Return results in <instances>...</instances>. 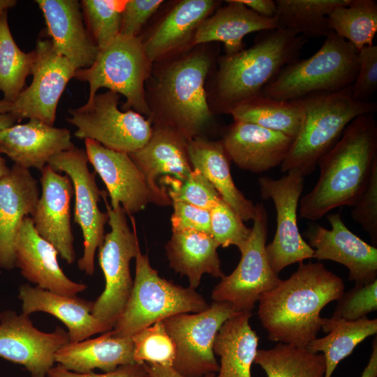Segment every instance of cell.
<instances>
[{
    "mask_svg": "<svg viewBox=\"0 0 377 377\" xmlns=\"http://www.w3.org/2000/svg\"><path fill=\"white\" fill-rule=\"evenodd\" d=\"M254 363L267 377H325L326 371L322 353L283 343L269 349H258Z\"/></svg>",
    "mask_w": 377,
    "mask_h": 377,
    "instance_id": "cell-36",
    "label": "cell"
},
{
    "mask_svg": "<svg viewBox=\"0 0 377 377\" xmlns=\"http://www.w3.org/2000/svg\"><path fill=\"white\" fill-rule=\"evenodd\" d=\"M275 18L279 29L304 38H325L331 32L327 15L349 0H276Z\"/></svg>",
    "mask_w": 377,
    "mask_h": 377,
    "instance_id": "cell-35",
    "label": "cell"
},
{
    "mask_svg": "<svg viewBox=\"0 0 377 377\" xmlns=\"http://www.w3.org/2000/svg\"><path fill=\"white\" fill-rule=\"evenodd\" d=\"M42 193L31 217L37 232L53 245L68 264L75 260L71 221V180L47 164L41 170Z\"/></svg>",
    "mask_w": 377,
    "mask_h": 377,
    "instance_id": "cell-19",
    "label": "cell"
},
{
    "mask_svg": "<svg viewBox=\"0 0 377 377\" xmlns=\"http://www.w3.org/2000/svg\"><path fill=\"white\" fill-rule=\"evenodd\" d=\"M17 1L15 0H0V16L10 8L15 6Z\"/></svg>",
    "mask_w": 377,
    "mask_h": 377,
    "instance_id": "cell-53",
    "label": "cell"
},
{
    "mask_svg": "<svg viewBox=\"0 0 377 377\" xmlns=\"http://www.w3.org/2000/svg\"><path fill=\"white\" fill-rule=\"evenodd\" d=\"M151 64L139 36L119 34L98 50L90 67L77 69L74 77L89 83L87 103L92 101L100 88H108L126 98L124 108L149 115L145 82L150 75Z\"/></svg>",
    "mask_w": 377,
    "mask_h": 377,
    "instance_id": "cell-8",
    "label": "cell"
},
{
    "mask_svg": "<svg viewBox=\"0 0 377 377\" xmlns=\"http://www.w3.org/2000/svg\"><path fill=\"white\" fill-rule=\"evenodd\" d=\"M39 199L37 180L29 170L13 164L0 181V268L16 267L15 245L24 219L33 216Z\"/></svg>",
    "mask_w": 377,
    "mask_h": 377,
    "instance_id": "cell-21",
    "label": "cell"
},
{
    "mask_svg": "<svg viewBox=\"0 0 377 377\" xmlns=\"http://www.w3.org/2000/svg\"><path fill=\"white\" fill-rule=\"evenodd\" d=\"M376 159L374 113L360 115L318 161L320 175L312 190L300 200V216L316 221L334 208L353 207L365 189Z\"/></svg>",
    "mask_w": 377,
    "mask_h": 377,
    "instance_id": "cell-2",
    "label": "cell"
},
{
    "mask_svg": "<svg viewBox=\"0 0 377 377\" xmlns=\"http://www.w3.org/2000/svg\"><path fill=\"white\" fill-rule=\"evenodd\" d=\"M142 364L150 377H184L177 372L172 367H164L148 363ZM202 377H216V373H210Z\"/></svg>",
    "mask_w": 377,
    "mask_h": 377,
    "instance_id": "cell-50",
    "label": "cell"
},
{
    "mask_svg": "<svg viewBox=\"0 0 377 377\" xmlns=\"http://www.w3.org/2000/svg\"><path fill=\"white\" fill-rule=\"evenodd\" d=\"M126 1L82 0L86 27L98 50L120 34L122 12Z\"/></svg>",
    "mask_w": 377,
    "mask_h": 377,
    "instance_id": "cell-39",
    "label": "cell"
},
{
    "mask_svg": "<svg viewBox=\"0 0 377 377\" xmlns=\"http://www.w3.org/2000/svg\"><path fill=\"white\" fill-rule=\"evenodd\" d=\"M210 234L219 246H236L239 251L248 240L251 228L222 198L209 211Z\"/></svg>",
    "mask_w": 377,
    "mask_h": 377,
    "instance_id": "cell-42",
    "label": "cell"
},
{
    "mask_svg": "<svg viewBox=\"0 0 377 377\" xmlns=\"http://www.w3.org/2000/svg\"><path fill=\"white\" fill-rule=\"evenodd\" d=\"M18 298L22 313L42 311L60 320L68 328L69 343H77L112 328L91 315L94 301L58 295L37 286L24 283L19 287Z\"/></svg>",
    "mask_w": 377,
    "mask_h": 377,
    "instance_id": "cell-26",
    "label": "cell"
},
{
    "mask_svg": "<svg viewBox=\"0 0 377 377\" xmlns=\"http://www.w3.org/2000/svg\"><path fill=\"white\" fill-rule=\"evenodd\" d=\"M352 218L377 244V159L373 163L369 179L361 197L353 207Z\"/></svg>",
    "mask_w": 377,
    "mask_h": 377,
    "instance_id": "cell-45",
    "label": "cell"
},
{
    "mask_svg": "<svg viewBox=\"0 0 377 377\" xmlns=\"http://www.w3.org/2000/svg\"><path fill=\"white\" fill-rule=\"evenodd\" d=\"M55 247L36 230L31 216L24 219L15 245L16 267L28 281L52 293L69 296L87 286L71 280L61 269Z\"/></svg>",
    "mask_w": 377,
    "mask_h": 377,
    "instance_id": "cell-22",
    "label": "cell"
},
{
    "mask_svg": "<svg viewBox=\"0 0 377 377\" xmlns=\"http://www.w3.org/2000/svg\"><path fill=\"white\" fill-rule=\"evenodd\" d=\"M212 59L195 52L175 59L158 73L154 84L155 124L171 127L187 140L199 137L210 125L213 115L205 83Z\"/></svg>",
    "mask_w": 377,
    "mask_h": 377,
    "instance_id": "cell-4",
    "label": "cell"
},
{
    "mask_svg": "<svg viewBox=\"0 0 377 377\" xmlns=\"http://www.w3.org/2000/svg\"><path fill=\"white\" fill-rule=\"evenodd\" d=\"M321 330L327 334L316 338L306 348L313 353L322 352L326 365L325 377H331L338 364L360 343L376 334L377 319L367 316L350 321L333 316L323 318Z\"/></svg>",
    "mask_w": 377,
    "mask_h": 377,
    "instance_id": "cell-33",
    "label": "cell"
},
{
    "mask_svg": "<svg viewBox=\"0 0 377 377\" xmlns=\"http://www.w3.org/2000/svg\"><path fill=\"white\" fill-rule=\"evenodd\" d=\"M293 140L280 132L234 121L223 131L221 142L239 168L261 173L281 165Z\"/></svg>",
    "mask_w": 377,
    "mask_h": 377,
    "instance_id": "cell-23",
    "label": "cell"
},
{
    "mask_svg": "<svg viewBox=\"0 0 377 377\" xmlns=\"http://www.w3.org/2000/svg\"><path fill=\"white\" fill-rule=\"evenodd\" d=\"M226 302H213L199 313H179L165 318L166 332L175 346L172 368L184 377H202L219 369L213 350L222 325L235 314Z\"/></svg>",
    "mask_w": 377,
    "mask_h": 377,
    "instance_id": "cell-12",
    "label": "cell"
},
{
    "mask_svg": "<svg viewBox=\"0 0 377 377\" xmlns=\"http://www.w3.org/2000/svg\"><path fill=\"white\" fill-rule=\"evenodd\" d=\"M251 235L239 250L241 259L229 275H224L212 292L213 302L230 304L235 312H251L263 294L281 281L266 253L268 216L262 203L255 205Z\"/></svg>",
    "mask_w": 377,
    "mask_h": 377,
    "instance_id": "cell-11",
    "label": "cell"
},
{
    "mask_svg": "<svg viewBox=\"0 0 377 377\" xmlns=\"http://www.w3.org/2000/svg\"><path fill=\"white\" fill-rule=\"evenodd\" d=\"M0 150V181L5 177L10 172V168L7 165L5 159L1 156Z\"/></svg>",
    "mask_w": 377,
    "mask_h": 377,
    "instance_id": "cell-54",
    "label": "cell"
},
{
    "mask_svg": "<svg viewBox=\"0 0 377 377\" xmlns=\"http://www.w3.org/2000/svg\"><path fill=\"white\" fill-rule=\"evenodd\" d=\"M75 145L67 128L50 126L36 119L14 124L0 132V150L14 164L41 170L54 155Z\"/></svg>",
    "mask_w": 377,
    "mask_h": 377,
    "instance_id": "cell-25",
    "label": "cell"
},
{
    "mask_svg": "<svg viewBox=\"0 0 377 377\" xmlns=\"http://www.w3.org/2000/svg\"><path fill=\"white\" fill-rule=\"evenodd\" d=\"M187 149L193 168L198 170L209 180L222 200L243 221L253 220L255 205L235 186L230 173V160L221 142L199 136L188 141Z\"/></svg>",
    "mask_w": 377,
    "mask_h": 377,
    "instance_id": "cell-30",
    "label": "cell"
},
{
    "mask_svg": "<svg viewBox=\"0 0 377 377\" xmlns=\"http://www.w3.org/2000/svg\"><path fill=\"white\" fill-rule=\"evenodd\" d=\"M172 231L194 230L210 233V212L184 201L172 200Z\"/></svg>",
    "mask_w": 377,
    "mask_h": 377,
    "instance_id": "cell-46",
    "label": "cell"
},
{
    "mask_svg": "<svg viewBox=\"0 0 377 377\" xmlns=\"http://www.w3.org/2000/svg\"><path fill=\"white\" fill-rule=\"evenodd\" d=\"M105 200L108 224L111 230L105 235L98 249V263L103 272L105 286L94 301L91 315L101 323L113 328L130 297L133 281L130 272V262L135 258L140 246L135 219L129 215L133 231L121 206L112 209Z\"/></svg>",
    "mask_w": 377,
    "mask_h": 377,
    "instance_id": "cell-9",
    "label": "cell"
},
{
    "mask_svg": "<svg viewBox=\"0 0 377 377\" xmlns=\"http://www.w3.org/2000/svg\"><path fill=\"white\" fill-rule=\"evenodd\" d=\"M159 182L171 200L184 201L210 211L221 199L213 185L197 169H193L183 181L163 177Z\"/></svg>",
    "mask_w": 377,
    "mask_h": 377,
    "instance_id": "cell-41",
    "label": "cell"
},
{
    "mask_svg": "<svg viewBox=\"0 0 377 377\" xmlns=\"http://www.w3.org/2000/svg\"><path fill=\"white\" fill-rule=\"evenodd\" d=\"M219 244L208 232L184 230L174 231L165 244L170 267L186 276L189 287L199 286L204 274L214 277L224 276L217 253Z\"/></svg>",
    "mask_w": 377,
    "mask_h": 377,
    "instance_id": "cell-31",
    "label": "cell"
},
{
    "mask_svg": "<svg viewBox=\"0 0 377 377\" xmlns=\"http://www.w3.org/2000/svg\"><path fill=\"white\" fill-rule=\"evenodd\" d=\"M162 3L161 0H127L122 12L120 34L138 37L142 27Z\"/></svg>",
    "mask_w": 377,
    "mask_h": 377,
    "instance_id": "cell-47",
    "label": "cell"
},
{
    "mask_svg": "<svg viewBox=\"0 0 377 377\" xmlns=\"http://www.w3.org/2000/svg\"><path fill=\"white\" fill-rule=\"evenodd\" d=\"M54 50L77 69L90 67L98 48L84 26L77 0H36Z\"/></svg>",
    "mask_w": 377,
    "mask_h": 377,
    "instance_id": "cell-24",
    "label": "cell"
},
{
    "mask_svg": "<svg viewBox=\"0 0 377 377\" xmlns=\"http://www.w3.org/2000/svg\"><path fill=\"white\" fill-rule=\"evenodd\" d=\"M357 71V50L331 31L314 54L283 68L261 95L290 101L312 94L338 91L353 85Z\"/></svg>",
    "mask_w": 377,
    "mask_h": 377,
    "instance_id": "cell-6",
    "label": "cell"
},
{
    "mask_svg": "<svg viewBox=\"0 0 377 377\" xmlns=\"http://www.w3.org/2000/svg\"><path fill=\"white\" fill-rule=\"evenodd\" d=\"M47 377H150L142 364H132L119 367L116 370L103 374L94 372L80 374L69 371L58 364L50 369Z\"/></svg>",
    "mask_w": 377,
    "mask_h": 377,
    "instance_id": "cell-48",
    "label": "cell"
},
{
    "mask_svg": "<svg viewBox=\"0 0 377 377\" xmlns=\"http://www.w3.org/2000/svg\"><path fill=\"white\" fill-rule=\"evenodd\" d=\"M228 114L234 121L258 125L294 139L302 121V110L295 101H280L262 95L240 103Z\"/></svg>",
    "mask_w": 377,
    "mask_h": 377,
    "instance_id": "cell-34",
    "label": "cell"
},
{
    "mask_svg": "<svg viewBox=\"0 0 377 377\" xmlns=\"http://www.w3.org/2000/svg\"><path fill=\"white\" fill-rule=\"evenodd\" d=\"M131 337H116L109 332L77 343H68L54 355L55 362L65 369L80 374L99 369L111 372L119 367L135 364Z\"/></svg>",
    "mask_w": 377,
    "mask_h": 377,
    "instance_id": "cell-28",
    "label": "cell"
},
{
    "mask_svg": "<svg viewBox=\"0 0 377 377\" xmlns=\"http://www.w3.org/2000/svg\"><path fill=\"white\" fill-rule=\"evenodd\" d=\"M220 1L183 0L177 3L143 42L153 63L184 46L202 22L214 11Z\"/></svg>",
    "mask_w": 377,
    "mask_h": 377,
    "instance_id": "cell-29",
    "label": "cell"
},
{
    "mask_svg": "<svg viewBox=\"0 0 377 377\" xmlns=\"http://www.w3.org/2000/svg\"><path fill=\"white\" fill-rule=\"evenodd\" d=\"M119 96L110 90L96 94L91 102L70 110L67 120L77 128L75 136L127 154L144 147L152 133L151 121L133 110L121 111Z\"/></svg>",
    "mask_w": 377,
    "mask_h": 377,
    "instance_id": "cell-10",
    "label": "cell"
},
{
    "mask_svg": "<svg viewBox=\"0 0 377 377\" xmlns=\"http://www.w3.org/2000/svg\"><path fill=\"white\" fill-rule=\"evenodd\" d=\"M34 51L32 82L12 103L10 113L17 121L36 119L54 126L59 98L77 69L54 50L50 39H38Z\"/></svg>",
    "mask_w": 377,
    "mask_h": 377,
    "instance_id": "cell-15",
    "label": "cell"
},
{
    "mask_svg": "<svg viewBox=\"0 0 377 377\" xmlns=\"http://www.w3.org/2000/svg\"><path fill=\"white\" fill-rule=\"evenodd\" d=\"M85 149L74 147L52 156L48 165L57 172H64L73 186L75 195L74 222L81 228L84 238V253L77 261L80 270L88 275L94 272L96 249L105 237L108 214L98 207L101 198L106 193L96 182V172H90Z\"/></svg>",
    "mask_w": 377,
    "mask_h": 377,
    "instance_id": "cell-13",
    "label": "cell"
},
{
    "mask_svg": "<svg viewBox=\"0 0 377 377\" xmlns=\"http://www.w3.org/2000/svg\"><path fill=\"white\" fill-rule=\"evenodd\" d=\"M17 120L10 112H0V132L15 124Z\"/></svg>",
    "mask_w": 377,
    "mask_h": 377,
    "instance_id": "cell-52",
    "label": "cell"
},
{
    "mask_svg": "<svg viewBox=\"0 0 377 377\" xmlns=\"http://www.w3.org/2000/svg\"><path fill=\"white\" fill-rule=\"evenodd\" d=\"M328 230L316 224L304 232L318 260H329L349 270V280L363 286L377 280V249L362 240L344 224L338 213L327 214Z\"/></svg>",
    "mask_w": 377,
    "mask_h": 377,
    "instance_id": "cell-18",
    "label": "cell"
},
{
    "mask_svg": "<svg viewBox=\"0 0 377 377\" xmlns=\"http://www.w3.org/2000/svg\"><path fill=\"white\" fill-rule=\"evenodd\" d=\"M358 71L351 86L354 100L369 102L377 89V45H371L357 51Z\"/></svg>",
    "mask_w": 377,
    "mask_h": 377,
    "instance_id": "cell-44",
    "label": "cell"
},
{
    "mask_svg": "<svg viewBox=\"0 0 377 377\" xmlns=\"http://www.w3.org/2000/svg\"><path fill=\"white\" fill-rule=\"evenodd\" d=\"M258 182L261 197L271 199L276 212V233L265 249L272 270L279 274L291 264L313 258L314 250L303 239L297 226V212L304 177L291 170L279 179L262 177Z\"/></svg>",
    "mask_w": 377,
    "mask_h": 377,
    "instance_id": "cell-14",
    "label": "cell"
},
{
    "mask_svg": "<svg viewBox=\"0 0 377 377\" xmlns=\"http://www.w3.org/2000/svg\"><path fill=\"white\" fill-rule=\"evenodd\" d=\"M135 275L128 302L113 328L116 337H132L140 330L170 316L199 313L209 307L205 298L190 287L184 288L159 276L140 249L135 256Z\"/></svg>",
    "mask_w": 377,
    "mask_h": 377,
    "instance_id": "cell-7",
    "label": "cell"
},
{
    "mask_svg": "<svg viewBox=\"0 0 377 377\" xmlns=\"http://www.w3.org/2000/svg\"><path fill=\"white\" fill-rule=\"evenodd\" d=\"M251 312H237L218 331L213 350L220 357L216 377H251L259 338L251 328Z\"/></svg>",
    "mask_w": 377,
    "mask_h": 377,
    "instance_id": "cell-32",
    "label": "cell"
},
{
    "mask_svg": "<svg viewBox=\"0 0 377 377\" xmlns=\"http://www.w3.org/2000/svg\"><path fill=\"white\" fill-rule=\"evenodd\" d=\"M131 338L135 363L172 367L175 358V346L165 330L163 320L140 330Z\"/></svg>",
    "mask_w": 377,
    "mask_h": 377,
    "instance_id": "cell-40",
    "label": "cell"
},
{
    "mask_svg": "<svg viewBox=\"0 0 377 377\" xmlns=\"http://www.w3.org/2000/svg\"><path fill=\"white\" fill-rule=\"evenodd\" d=\"M306 42L288 29L265 30L250 47L223 56L213 88L215 110L228 114L240 103L260 96L283 68L299 59Z\"/></svg>",
    "mask_w": 377,
    "mask_h": 377,
    "instance_id": "cell-3",
    "label": "cell"
},
{
    "mask_svg": "<svg viewBox=\"0 0 377 377\" xmlns=\"http://www.w3.org/2000/svg\"><path fill=\"white\" fill-rule=\"evenodd\" d=\"M226 2V6L218 8L199 26L192 45L221 42L225 46L226 54H233L243 50V38L246 35L279 28L275 17H261L239 0Z\"/></svg>",
    "mask_w": 377,
    "mask_h": 377,
    "instance_id": "cell-27",
    "label": "cell"
},
{
    "mask_svg": "<svg viewBox=\"0 0 377 377\" xmlns=\"http://www.w3.org/2000/svg\"><path fill=\"white\" fill-rule=\"evenodd\" d=\"M377 280L363 285L356 286L343 293L332 316L346 320H357L377 310Z\"/></svg>",
    "mask_w": 377,
    "mask_h": 377,
    "instance_id": "cell-43",
    "label": "cell"
},
{
    "mask_svg": "<svg viewBox=\"0 0 377 377\" xmlns=\"http://www.w3.org/2000/svg\"><path fill=\"white\" fill-rule=\"evenodd\" d=\"M88 162L106 186L110 206H121L129 216L143 210L150 202L145 179L130 157L124 152L105 148L90 139L84 140Z\"/></svg>",
    "mask_w": 377,
    "mask_h": 377,
    "instance_id": "cell-20",
    "label": "cell"
},
{
    "mask_svg": "<svg viewBox=\"0 0 377 377\" xmlns=\"http://www.w3.org/2000/svg\"><path fill=\"white\" fill-rule=\"evenodd\" d=\"M254 13L265 18H274L276 13V3L273 0H239Z\"/></svg>",
    "mask_w": 377,
    "mask_h": 377,
    "instance_id": "cell-49",
    "label": "cell"
},
{
    "mask_svg": "<svg viewBox=\"0 0 377 377\" xmlns=\"http://www.w3.org/2000/svg\"><path fill=\"white\" fill-rule=\"evenodd\" d=\"M295 101L302 110V121L280 166L283 172L295 170L303 177L316 170L320 158L334 147L355 118L377 110L375 103L354 100L351 87L312 94Z\"/></svg>",
    "mask_w": 377,
    "mask_h": 377,
    "instance_id": "cell-5",
    "label": "cell"
},
{
    "mask_svg": "<svg viewBox=\"0 0 377 377\" xmlns=\"http://www.w3.org/2000/svg\"><path fill=\"white\" fill-rule=\"evenodd\" d=\"M188 141L175 129L155 124L147 144L128 154L145 179L150 202L161 206L172 204L167 192L158 184L161 177L183 181L193 171L188 154Z\"/></svg>",
    "mask_w": 377,
    "mask_h": 377,
    "instance_id": "cell-17",
    "label": "cell"
},
{
    "mask_svg": "<svg viewBox=\"0 0 377 377\" xmlns=\"http://www.w3.org/2000/svg\"><path fill=\"white\" fill-rule=\"evenodd\" d=\"M34 51L24 52L17 45L11 34L8 11L0 16V91L3 101L13 103L24 90L31 74Z\"/></svg>",
    "mask_w": 377,
    "mask_h": 377,
    "instance_id": "cell-38",
    "label": "cell"
},
{
    "mask_svg": "<svg viewBox=\"0 0 377 377\" xmlns=\"http://www.w3.org/2000/svg\"><path fill=\"white\" fill-rule=\"evenodd\" d=\"M12 103L3 100L0 101V112L8 113L10 112Z\"/></svg>",
    "mask_w": 377,
    "mask_h": 377,
    "instance_id": "cell-55",
    "label": "cell"
},
{
    "mask_svg": "<svg viewBox=\"0 0 377 377\" xmlns=\"http://www.w3.org/2000/svg\"><path fill=\"white\" fill-rule=\"evenodd\" d=\"M328 27L357 51L373 45L377 32V1L349 0L335 7L327 15Z\"/></svg>",
    "mask_w": 377,
    "mask_h": 377,
    "instance_id": "cell-37",
    "label": "cell"
},
{
    "mask_svg": "<svg viewBox=\"0 0 377 377\" xmlns=\"http://www.w3.org/2000/svg\"><path fill=\"white\" fill-rule=\"evenodd\" d=\"M360 377H377V339L372 342V352Z\"/></svg>",
    "mask_w": 377,
    "mask_h": 377,
    "instance_id": "cell-51",
    "label": "cell"
},
{
    "mask_svg": "<svg viewBox=\"0 0 377 377\" xmlns=\"http://www.w3.org/2000/svg\"><path fill=\"white\" fill-rule=\"evenodd\" d=\"M68 343V332L61 327L43 332L34 326L29 315L12 310L0 313V357L24 366L31 377H47L55 353Z\"/></svg>",
    "mask_w": 377,
    "mask_h": 377,
    "instance_id": "cell-16",
    "label": "cell"
},
{
    "mask_svg": "<svg viewBox=\"0 0 377 377\" xmlns=\"http://www.w3.org/2000/svg\"><path fill=\"white\" fill-rule=\"evenodd\" d=\"M343 292V280L323 263L302 262L262 295L258 318L269 340L306 348L321 330L322 309Z\"/></svg>",
    "mask_w": 377,
    "mask_h": 377,
    "instance_id": "cell-1",
    "label": "cell"
}]
</instances>
